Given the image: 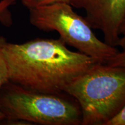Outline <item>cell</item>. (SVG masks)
<instances>
[{"label":"cell","mask_w":125,"mask_h":125,"mask_svg":"<svg viewBox=\"0 0 125 125\" xmlns=\"http://www.w3.org/2000/svg\"><path fill=\"white\" fill-rule=\"evenodd\" d=\"M4 118H5V116H4V114L2 113V111H1V109H0V122L3 121V120L4 119Z\"/></svg>","instance_id":"obj_12"},{"label":"cell","mask_w":125,"mask_h":125,"mask_svg":"<svg viewBox=\"0 0 125 125\" xmlns=\"http://www.w3.org/2000/svg\"><path fill=\"white\" fill-rule=\"evenodd\" d=\"M120 38L117 46L121 47L122 49H125V19L122 23L119 30Z\"/></svg>","instance_id":"obj_11"},{"label":"cell","mask_w":125,"mask_h":125,"mask_svg":"<svg viewBox=\"0 0 125 125\" xmlns=\"http://www.w3.org/2000/svg\"><path fill=\"white\" fill-rule=\"evenodd\" d=\"M4 53L10 82L45 93H64L67 86L97 62L70 50L60 38L7 42Z\"/></svg>","instance_id":"obj_1"},{"label":"cell","mask_w":125,"mask_h":125,"mask_svg":"<svg viewBox=\"0 0 125 125\" xmlns=\"http://www.w3.org/2000/svg\"><path fill=\"white\" fill-rule=\"evenodd\" d=\"M0 109L10 123L82 125L80 107L70 95L34 91L9 81L0 90Z\"/></svg>","instance_id":"obj_3"},{"label":"cell","mask_w":125,"mask_h":125,"mask_svg":"<svg viewBox=\"0 0 125 125\" xmlns=\"http://www.w3.org/2000/svg\"><path fill=\"white\" fill-rule=\"evenodd\" d=\"M27 1V0H20V1H21V3H22V4H23V2H24L25 1Z\"/></svg>","instance_id":"obj_13"},{"label":"cell","mask_w":125,"mask_h":125,"mask_svg":"<svg viewBox=\"0 0 125 125\" xmlns=\"http://www.w3.org/2000/svg\"><path fill=\"white\" fill-rule=\"evenodd\" d=\"M64 93L79 104L82 125H107L125 106V67L96 62Z\"/></svg>","instance_id":"obj_2"},{"label":"cell","mask_w":125,"mask_h":125,"mask_svg":"<svg viewBox=\"0 0 125 125\" xmlns=\"http://www.w3.org/2000/svg\"><path fill=\"white\" fill-rule=\"evenodd\" d=\"M7 42V39L0 35V90L9 81L8 69L4 53V48Z\"/></svg>","instance_id":"obj_7"},{"label":"cell","mask_w":125,"mask_h":125,"mask_svg":"<svg viewBox=\"0 0 125 125\" xmlns=\"http://www.w3.org/2000/svg\"><path fill=\"white\" fill-rule=\"evenodd\" d=\"M107 125H125V106L118 115L107 123Z\"/></svg>","instance_id":"obj_10"},{"label":"cell","mask_w":125,"mask_h":125,"mask_svg":"<svg viewBox=\"0 0 125 125\" xmlns=\"http://www.w3.org/2000/svg\"><path fill=\"white\" fill-rule=\"evenodd\" d=\"M32 26L45 32L56 31L65 44L94 59L105 63L119 51L99 40L85 18L67 3H55L29 9Z\"/></svg>","instance_id":"obj_4"},{"label":"cell","mask_w":125,"mask_h":125,"mask_svg":"<svg viewBox=\"0 0 125 125\" xmlns=\"http://www.w3.org/2000/svg\"><path fill=\"white\" fill-rule=\"evenodd\" d=\"M18 0L0 1V23L5 27H9L13 24L12 13L9 8L13 5Z\"/></svg>","instance_id":"obj_6"},{"label":"cell","mask_w":125,"mask_h":125,"mask_svg":"<svg viewBox=\"0 0 125 125\" xmlns=\"http://www.w3.org/2000/svg\"><path fill=\"white\" fill-rule=\"evenodd\" d=\"M71 1V0H27L22 4L29 9L55 3H67L70 4Z\"/></svg>","instance_id":"obj_8"},{"label":"cell","mask_w":125,"mask_h":125,"mask_svg":"<svg viewBox=\"0 0 125 125\" xmlns=\"http://www.w3.org/2000/svg\"><path fill=\"white\" fill-rule=\"evenodd\" d=\"M107 64L113 66L125 67V49L119 51L117 53L109 58L105 62Z\"/></svg>","instance_id":"obj_9"},{"label":"cell","mask_w":125,"mask_h":125,"mask_svg":"<svg viewBox=\"0 0 125 125\" xmlns=\"http://www.w3.org/2000/svg\"><path fill=\"white\" fill-rule=\"evenodd\" d=\"M70 5L85 10V19L92 29L102 32L106 43L117 46L125 19V0H71Z\"/></svg>","instance_id":"obj_5"}]
</instances>
